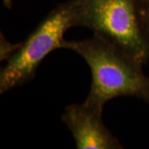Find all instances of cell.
<instances>
[{"mask_svg":"<svg viewBox=\"0 0 149 149\" xmlns=\"http://www.w3.org/2000/svg\"><path fill=\"white\" fill-rule=\"evenodd\" d=\"M72 27H77V8L75 1L70 0L55 8L12 53L0 72V93L32 80L46 56L63 48L65 33Z\"/></svg>","mask_w":149,"mask_h":149,"instance_id":"cell-3","label":"cell"},{"mask_svg":"<svg viewBox=\"0 0 149 149\" xmlns=\"http://www.w3.org/2000/svg\"><path fill=\"white\" fill-rule=\"evenodd\" d=\"M143 6L144 9L147 11L148 13L149 12V0H140Z\"/></svg>","mask_w":149,"mask_h":149,"instance_id":"cell-5","label":"cell"},{"mask_svg":"<svg viewBox=\"0 0 149 149\" xmlns=\"http://www.w3.org/2000/svg\"><path fill=\"white\" fill-rule=\"evenodd\" d=\"M3 4L6 8H11L12 7V0H3Z\"/></svg>","mask_w":149,"mask_h":149,"instance_id":"cell-6","label":"cell"},{"mask_svg":"<svg viewBox=\"0 0 149 149\" xmlns=\"http://www.w3.org/2000/svg\"><path fill=\"white\" fill-rule=\"evenodd\" d=\"M103 109L87 103L65 108L62 121L69 128L77 149H119L122 145L105 127Z\"/></svg>","mask_w":149,"mask_h":149,"instance_id":"cell-4","label":"cell"},{"mask_svg":"<svg viewBox=\"0 0 149 149\" xmlns=\"http://www.w3.org/2000/svg\"><path fill=\"white\" fill-rule=\"evenodd\" d=\"M63 48L80 55L91 68L92 83L85 103L103 109L109 100L119 96L149 100V80L142 65L111 42L94 35L82 41L65 40Z\"/></svg>","mask_w":149,"mask_h":149,"instance_id":"cell-1","label":"cell"},{"mask_svg":"<svg viewBox=\"0 0 149 149\" xmlns=\"http://www.w3.org/2000/svg\"><path fill=\"white\" fill-rule=\"evenodd\" d=\"M77 27L90 28L141 65L149 56L143 22L147 13L140 0H74Z\"/></svg>","mask_w":149,"mask_h":149,"instance_id":"cell-2","label":"cell"}]
</instances>
